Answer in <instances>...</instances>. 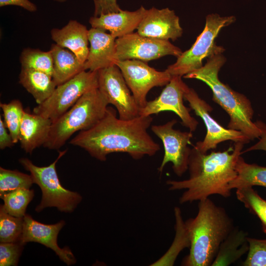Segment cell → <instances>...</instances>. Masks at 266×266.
Listing matches in <instances>:
<instances>
[{"label": "cell", "instance_id": "cell-1", "mask_svg": "<svg viewBox=\"0 0 266 266\" xmlns=\"http://www.w3.org/2000/svg\"><path fill=\"white\" fill-rule=\"evenodd\" d=\"M152 121L151 116L123 120L117 117L115 109L107 107L98 123L79 132L69 143L100 161H106L107 156L113 153H127L135 160L152 156L160 149L147 132Z\"/></svg>", "mask_w": 266, "mask_h": 266}, {"label": "cell", "instance_id": "cell-2", "mask_svg": "<svg viewBox=\"0 0 266 266\" xmlns=\"http://www.w3.org/2000/svg\"><path fill=\"white\" fill-rule=\"evenodd\" d=\"M245 144L234 142V147L221 152L203 153L193 146L189 160V178L166 181L171 191L185 190L179 199L181 203L200 201L212 195L231 196L230 183L237 176L236 164Z\"/></svg>", "mask_w": 266, "mask_h": 266}, {"label": "cell", "instance_id": "cell-3", "mask_svg": "<svg viewBox=\"0 0 266 266\" xmlns=\"http://www.w3.org/2000/svg\"><path fill=\"white\" fill-rule=\"evenodd\" d=\"M198 207L197 216L185 223L190 245L184 266H211L221 244L233 229L225 209L208 198L199 201Z\"/></svg>", "mask_w": 266, "mask_h": 266}, {"label": "cell", "instance_id": "cell-4", "mask_svg": "<svg viewBox=\"0 0 266 266\" xmlns=\"http://www.w3.org/2000/svg\"><path fill=\"white\" fill-rule=\"evenodd\" d=\"M226 62V59L222 54L213 55L207 59L202 67L183 77L199 80L210 88L213 100L229 115L228 129L241 132L251 140L259 138L261 131L252 121L254 110L250 100L219 79V72Z\"/></svg>", "mask_w": 266, "mask_h": 266}, {"label": "cell", "instance_id": "cell-5", "mask_svg": "<svg viewBox=\"0 0 266 266\" xmlns=\"http://www.w3.org/2000/svg\"><path fill=\"white\" fill-rule=\"evenodd\" d=\"M108 104L98 88L87 92L70 109L52 122L43 146L59 149L74 133L87 130L98 123L105 115Z\"/></svg>", "mask_w": 266, "mask_h": 266}, {"label": "cell", "instance_id": "cell-6", "mask_svg": "<svg viewBox=\"0 0 266 266\" xmlns=\"http://www.w3.org/2000/svg\"><path fill=\"white\" fill-rule=\"evenodd\" d=\"M236 20L234 16H221L211 13L206 17L205 27L191 47L181 53L176 62L166 69L171 76L183 77L203 66L202 61L213 55L222 54L225 48L217 45L215 39L221 30Z\"/></svg>", "mask_w": 266, "mask_h": 266}, {"label": "cell", "instance_id": "cell-7", "mask_svg": "<svg viewBox=\"0 0 266 266\" xmlns=\"http://www.w3.org/2000/svg\"><path fill=\"white\" fill-rule=\"evenodd\" d=\"M66 151H60L57 159L46 166H36L28 158L19 159L21 165L30 172L33 183L41 189V200L35 209L37 212L47 207H55L61 212L71 213L82 200L79 193L63 187L59 179L56 165Z\"/></svg>", "mask_w": 266, "mask_h": 266}, {"label": "cell", "instance_id": "cell-8", "mask_svg": "<svg viewBox=\"0 0 266 266\" xmlns=\"http://www.w3.org/2000/svg\"><path fill=\"white\" fill-rule=\"evenodd\" d=\"M98 88V71L83 70L57 86L52 95L33 109V113L54 121L87 92Z\"/></svg>", "mask_w": 266, "mask_h": 266}, {"label": "cell", "instance_id": "cell-9", "mask_svg": "<svg viewBox=\"0 0 266 266\" xmlns=\"http://www.w3.org/2000/svg\"><path fill=\"white\" fill-rule=\"evenodd\" d=\"M115 45V62L134 59L146 62L167 55L177 58L182 53L169 40L144 36L137 32L116 38Z\"/></svg>", "mask_w": 266, "mask_h": 266}, {"label": "cell", "instance_id": "cell-10", "mask_svg": "<svg viewBox=\"0 0 266 266\" xmlns=\"http://www.w3.org/2000/svg\"><path fill=\"white\" fill-rule=\"evenodd\" d=\"M115 65L120 69L140 109L146 105L149 91L155 87L166 86L172 77L166 70H157L140 60L117 61Z\"/></svg>", "mask_w": 266, "mask_h": 266}, {"label": "cell", "instance_id": "cell-11", "mask_svg": "<svg viewBox=\"0 0 266 266\" xmlns=\"http://www.w3.org/2000/svg\"><path fill=\"white\" fill-rule=\"evenodd\" d=\"M184 99L188 102L190 108L194 111L196 115L202 119L206 128L204 139L197 142L194 146L200 152L207 153L208 150L215 149L220 143L228 140L244 144L251 141L241 132L225 128L219 124L210 114L212 107L201 99L193 88L188 89Z\"/></svg>", "mask_w": 266, "mask_h": 266}, {"label": "cell", "instance_id": "cell-12", "mask_svg": "<svg viewBox=\"0 0 266 266\" xmlns=\"http://www.w3.org/2000/svg\"><path fill=\"white\" fill-rule=\"evenodd\" d=\"M177 123L172 119L163 125H153L151 131L163 143L164 155L158 168L162 172L166 165L169 162L172 164V168L178 176H182L188 169V163L191 149L189 147L191 138L192 132H181L174 129Z\"/></svg>", "mask_w": 266, "mask_h": 266}, {"label": "cell", "instance_id": "cell-13", "mask_svg": "<svg viewBox=\"0 0 266 266\" xmlns=\"http://www.w3.org/2000/svg\"><path fill=\"white\" fill-rule=\"evenodd\" d=\"M98 89L123 120L139 116L140 108L119 68L115 65L98 71Z\"/></svg>", "mask_w": 266, "mask_h": 266}, {"label": "cell", "instance_id": "cell-14", "mask_svg": "<svg viewBox=\"0 0 266 266\" xmlns=\"http://www.w3.org/2000/svg\"><path fill=\"white\" fill-rule=\"evenodd\" d=\"M189 87L183 82L182 77L172 76L160 95L152 100L147 101L146 105L139 110V115L151 116L166 111L175 113L181 120L183 126L193 132L199 124L190 111L191 109L185 106L184 96Z\"/></svg>", "mask_w": 266, "mask_h": 266}, {"label": "cell", "instance_id": "cell-15", "mask_svg": "<svg viewBox=\"0 0 266 266\" xmlns=\"http://www.w3.org/2000/svg\"><path fill=\"white\" fill-rule=\"evenodd\" d=\"M65 224L64 220L55 224L47 225L36 221L26 214L21 241L24 245L29 242L40 243L54 251L60 259L67 266L74 265L76 260L68 247L60 248L57 242L58 234Z\"/></svg>", "mask_w": 266, "mask_h": 266}, {"label": "cell", "instance_id": "cell-16", "mask_svg": "<svg viewBox=\"0 0 266 266\" xmlns=\"http://www.w3.org/2000/svg\"><path fill=\"white\" fill-rule=\"evenodd\" d=\"M137 33L144 36L175 41L182 35L183 29L179 17L173 10L152 7L147 9Z\"/></svg>", "mask_w": 266, "mask_h": 266}, {"label": "cell", "instance_id": "cell-17", "mask_svg": "<svg viewBox=\"0 0 266 266\" xmlns=\"http://www.w3.org/2000/svg\"><path fill=\"white\" fill-rule=\"evenodd\" d=\"M88 38L90 47L84 70L98 71L114 65L116 38L106 31L95 28L89 30Z\"/></svg>", "mask_w": 266, "mask_h": 266}, {"label": "cell", "instance_id": "cell-18", "mask_svg": "<svg viewBox=\"0 0 266 266\" xmlns=\"http://www.w3.org/2000/svg\"><path fill=\"white\" fill-rule=\"evenodd\" d=\"M147 9L141 6L135 11L124 10L93 16L89 20L92 28L108 31L116 39L133 33L137 30Z\"/></svg>", "mask_w": 266, "mask_h": 266}, {"label": "cell", "instance_id": "cell-19", "mask_svg": "<svg viewBox=\"0 0 266 266\" xmlns=\"http://www.w3.org/2000/svg\"><path fill=\"white\" fill-rule=\"evenodd\" d=\"M88 33L85 25L74 20L61 29L51 31V38L55 43L73 52L84 65L89 50Z\"/></svg>", "mask_w": 266, "mask_h": 266}, {"label": "cell", "instance_id": "cell-20", "mask_svg": "<svg viewBox=\"0 0 266 266\" xmlns=\"http://www.w3.org/2000/svg\"><path fill=\"white\" fill-rule=\"evenodd\" d=\"M52 121L34 113L25 111L19 134L21 147L27 153L32 154L47 141Z\"/></svg>", "mask_w": 266, "mask_h": 266}, {"label": "cell", "instance_id": "cell-21", "mask_svg": "<svg viewBox=\"0 0 266 266\" xmlns=\"http://www.w3.org/2000/svg\"><path fill=\"white\" fill-rule=\"evenodd\" d=\"M49 50L53 59L52 77L57 86L85 70L84 64L69 50L54 43L52 44Z\"/></svg>", "mask_w": 266, "mask_h": 266}, {"label": "cell", "instance_id": "cell-22", "mask_svg": "<svg viewBox=\"0 0 266 266\" xmlns=\"http://www.w3.org/2000/svg\"><path fill=\"white\" fill-rule=\"evenodd\" d=\"M19 79L20 84L32 95L37 104L48 99L57 86L50 74L30 68L21 67Z\"/></svg>", "mask_w": 266, "mask_h": 266}, {"label": "cell", "instance_id": "cell-23", "mask_svg": "<svg viewBox=\"0 0 266 266\" xmlns=\"http://www.w3.org/2000/svg\"><path fill=\"white\" fill-rule=\"evenodd\" d=\"M247 233L233 229L222 243L211 266H229L239 259L249 250Z\"/></svg>", "mask_w": 266, "mask_h": 266}, {"label": "cell", "instance_id": "cell-24", "mask_svg": "<svg viewBox=\"0 0 266 266\" xmlns=\"http://www.w3.org/2000/svg\"><path fill=\"white\" fill-rule=\"evenodd\" d=\"M236 178L229 185V189L260 186L266 188V167L246 163L240 156L236 164Z\"/></svg>", "mask_w": 266, "mask_h": 266}, {"label": "cell", "instance_id": "cell-25", "mask_svg": "<svg viewBox=\"0 0 266 266\" xmlns=\"http://www.w3.org/2000/svg\"><path fill=\"white\" fill-rule=\"evenodd\" d=\"M34 195V191L30 189L20 188L9 192L0 198L4 201L1 205L8 214L17 217H24L29 203Z\"/></svg>", "mask_w": 266, "mask_h": 266}, {"label": "cell", "instance_id": "cell-26", "mask_svg": "<svg viewBox=\"0 0 266 266\" xmlns=\"http://www.w3.org/2000/svg\"><path fill=\"white\" fill-rule=\"evenodd\" d=\"M20 61L21 67L43 71L52 76L53 64L50 50L43 51L38 49L26 48L21 53Z\"/></svg>", "mask_w": 266, "mask_h": 266}, {"label": "cell", "instance_id": "cell-27", "mask_svg": "<svg viewBox=\"0 0 266 266\" xmlns=\"http://www.w3.org/2000/svg\"><path fill=\"white\" fill-rule=\"evenodd\" d=\"M3 112L4 122L14 143L19 141L20 127L25 112L22 102L13 100L8 103H0Z\"/></svg>", "mask_w": 266, "mask_h": 266}, {"label": "cell", "instance_id": "cell-28", "mask_svg": "<svg viewBox=\"0 0 266 266\" xmlns=\"http://www.w3.org/2000/svg\"><path fill=\"white\" fill-rule=\"evenodd\" d=\"M237 199L255 214L261 220L263 229L266 233V200L262 198L251 186L236 189Z\"/></svg>", "mask_w": 266, "mask_h": 266}, {"label": "cell", "instance_id": "cell-29", "mask_svg": "<svg viewBox=\"0 0 266 266\" xmlns=\"http://www.w3.org/2000/svg\"><path fill=\"white\" fill-rule=\"evenodd\" d=\"M24 217H17L7 213L0 207V241H19L22 234Z\"/></svg>", "mask_w": 266, "mask_h": 266}, {"label": "cell", "instance_id": "cell-30", "mask_svg": "<svg viewBox=\"0 0 266 266\" xmlns=\"http://www.w3.org/2000/svg\"><path fill=\"white\" fill-rule=\"evenodd\" d=\"M33 183L31 175L0 167V197L16 189H30Z\"/></svg>", "mask_w": 266, "mask_h": 266}, {"label": "cell", "instance_id": "cell-31", "mask_svg": "<svg viewBox=\"0 0 266 266\" xmlns=\"http://www.w3.org/2000/svg\"><path fill=\"white\" fill-rule=\"evenodd\" d=\"M248 254L243 263L244 266H266V239L247 237Z\"/></svg>", "mask_w": 266, "mask_h": 266}, {"label": "cell", "instance_id": "cell-32", "mask_svg": "<svg viewBox=\"0 0 266 266\" xmlns=\"http://www.w3.org/2000/svg\"><path fill=\"white\" fill-rule=\"evenodd\" d=\"M24 245L20 241L14 242H0V266H17Z\"/></svg>", "mask_w": 266, "mask_h": 266}, {"label": "cell", "instance_id": "cell-33", "mask_svg": "<svg viewBox=\"0 0 266 266\" xmlns=\"http://www.w3.org/2000/svg\"><path fill=\"white\" fill-rule=\"evenodd\" d=\"M94 4V16H98L102 14L119 11L117 0H93Z\"/></svg>", "mask_w": 266, "mask_h": 266}, {"label": "cell", "instance_id": "cell-34", "mask_svg": "<svg viewBox=\"0 0 266 266\" xmlns=\"http://www.w3.org/2000/svg\"><path fill=\"white\" fill-rule=\"evenodd\" d=\"M255 123L261 131L260 139L256 143L242 151V154L254 150L266 151V124L260 120Z\"/></svg>", "mask_w": 266, "mask_h": 266}, {"label": "cell", "instance_id": "cell-35", "mask_svg": "<svg viewBox=\"0 0 266 266\" xmlns=\"http://www.w3.org/2000/svg\"><path fill=\"white\" fill-rule=\"evenodd\" d=\"M15 143L12 137L5 125L4 121L0 116V149L3 150L7 147H11Z\"/></svg>", "mask_w": 266, "mask_h": 266}, {"label": "cell", "instance_id": "cell-36", "mask_svg": "<svg viewBox=\"0 0 266 266\" xmlns=\"http://www.w3.org/2000/svg\"><path fill=\"white\" fill-rule=\"evenodd\" d=\"M8 5L19 6L32 12L37 10L36 5L29 0H0V7Z\"/></svg>", "mask_w": 266, "mask_h": 266}, {"label": "cell", "instance_id": "cell-37", "mask_svg": "<svg viewBox=\"0 0 266 266\" xmlns=\"http://www.w3.org/2000/svg\"><path fill=\"white\" fill-rule=\"evenodd\" d=\"M53 0L58 2L63 3V2H66L67 0Z\"/></svg>", "mask_w": 266, "mask_h": 266}]
</instances>
